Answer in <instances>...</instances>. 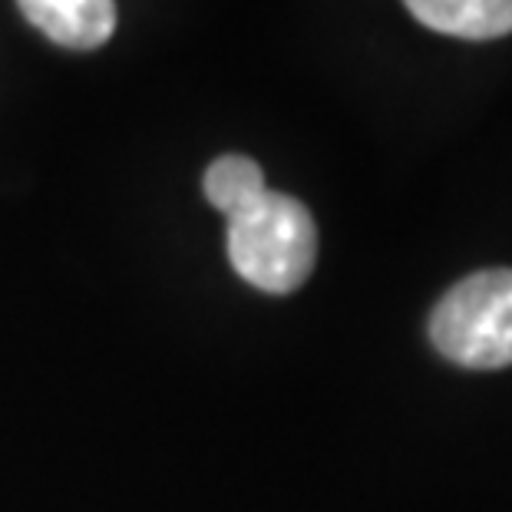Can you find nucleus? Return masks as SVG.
Masks as SVG:
<instances>
[{
    "label": "nucleus",
    "instance_id": "obj_1",
    "mask_svg": "<svg viewBox=\"0 0 512 512\" xmlns=\"http://www.w3.org/2000/svg\"><path fill=\"white\" fill-rule=\"evenodd\" d=\"M228 261L258 291H298L318 261V225L308 205L285 192H265L245 212L232 215Z\"/></svg>",
    "mask_w": 512,
    "mask_h": 512
},
{
    "label": "nucleus",
    "instance_id": "obj_2",
    "mask_svg": "<svg viewBox=\"0 0 512 512\" xmlns=\"http://www.w3.org/2000/svg\"><path fill=\"white\" fill-rule=\"evenodd\" d=\"M430 341L446 361L470 370L512 364V268L463 278L430 314Z\"/></svg>",
    "mask_w": 512,
    "mask_h": 512
},
{
    "label": "nucleus",
    "instance_id": "obj_3",
    "mask_svg": "<svg viewBox=\"0 0 512 512\" xmlns=\"http://www.w3.org/2000/svg\"><path fill=\"white\" fill-rule=\"evenodd\" d=\"M47 40L67 50H96L116 30V0H17Z\"/></svg>",
    "mask_w": 512,
    "mask_h": 512
},
{
    "label": "nucleus",
    "instance_id": "obj_4",
    "mask_svg": "<svg viewBox=\"0 0 512 512\" xmlns=\"http://www.w3.org/2000/svg\"><path fill=\"white\" fill-rule=\"evenodd\" d=\"M423 27L460 40L512 34V0H403Z\"/></svg>",
    "mask_w": 512,
    "mask_h": 512
},
{
    "label": "nucleus",
    "instance_id": "obj_5",
    "mask_svg": "<svg viewBox=\"0 0 512 512\" xmlns=\"http://www.w3.org/2000/svg\"><path fill=\"white\" fill-rule=\"evenodd\" d=\"M205 199H209L215 209H219L225 219L245 212L248 205H255L261 195H265V172L255 159L248 156H219L205 169L202 179Z\"/></svg>",
    "mask_w": 512,
    "mask_h": 512
}]
</instances>
